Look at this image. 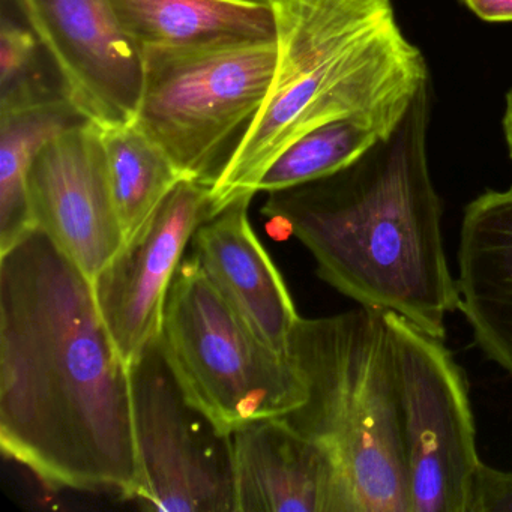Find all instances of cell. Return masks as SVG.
I'll list each match as a JSON object with an SVG mask.
<instances>
[{
	"mask_svg": "<svg viewBox=\"0 0 512 512\" xmlns=\"http://www.w3.org/2000/svg\"><path fill=\"white\" fill-rule=\"evenodd\" d=\"M89 121L70 98L0 113V253L35 229L28 176L41 149Z\"/></svg>",
	"mask_w": 512,
	"mask_h": 512,
	"instance_id": "obj_16",
	"label": "cell"
},
{
	"mask_svg": "<svg viewBox=\"0 0 512 512\" xmlns=\"http://www.w3.org/2000/svg\"><path fill=\"white\" fill-rule=\"evenodd\" d=\"M211 217V185L182 179L92 281L98 311L128 367L160 335L185 248Z\"/></svg>",
	"mask_w": 512,
	"mask_h": 512,
	"instance_id": "obj_10",
	"label": "cell"
},
{
	"mask_svg": "<svg viewBox=\"0 0 512 512\" xmlns=\"http://www.w3.org/2000/svg\"><path fill=\"white\" fill-rule=\"evenodd\" d=\"M4 2L0 22V113L68 98L43 44L13 0Z\"/></svg>",
	"mask_w": 512,
	"mask_h": 512,
	"instance_id": "obj_19",
	"label": "cell"
},
{
	"mask_svg": "<svg viewBox=\"0 0 512 512\" xmlns=\"http://www.w3.org/2000/svg\"><path fill=\"white\" fill-rule=\"evenodd\" d=\"M253 197H241L197 229L194 248L221 295L253 331L281 355L301 319L289 289L251 227Z\"/></svg>",
	"mask_w": 512,
	"mask_h": 512,
	"instance_id": "obj_14",
	"label": "cell"
},
{
	"mask_svg": "<svg viewBox=\"0 0 512 512\" xmlns=\"http://www.w3.org/2000/svg\"><path fill=\"white\" fill-rule=\"evenodd\" d=\"M428 122L427 82L386 139L338 172L268 193L262 214L305 245L317 277L341 295L445 340L458 289L428 166Z\"/></svg>",
	"mask_w": 512,
	"mask_h": 512,
	"instance_id": "obj_2",
	"label": "cell"
},
{
	"mask_svg": "<svg viewBox=\"0 0 512 512\" xmlns=\"http://www.w3.org/2000/svg\"><path fill=\"white\" fill-rule=\"evenodd\" d=\"M455 280L476 346L512 376V187L464 208Z\"/></svg>",
	"mask_w": 512,
	"mask_h": 512,
	"instance_id": "obj_13",
	"label": "cell"
},
{
	"mask_svg": "<svg viewBox=\"0 0 512 512\" xmlns=\"http://www.w3.org/2000/svg\"><path fill=\"white\" fill-rule=\"evenodd\" d=\"M410 512H473L481 458L466 374L445 340L385 313Z\"/></svg>",
	"mask_w": 512,
	"mask_h": 512,
	"instance_id": "obj_7",
	"label": "cell"
},
{
	"mask_svg": "<svg viewBox=\"0 0 512 512\" xmlns=\"http://www.w3.org/2000/svg\"><path fill=\"white\" fill-rule=\"evenodd\" d=\"M160 341L188 400L224 433L257 419L283 418L307 400L289 356L253 331L196 254L182 260L170 284Z\"/></svg>",
	"mask_w": 512,
	"mask_h": 512,
	"instance_id": "obj_5",
	"label": "cell"
},
{
	"mask_svg": "<svg viewBox=\"0 0 512 512\" xmlns=\"http://www.w3.org/2000/svg\"><path fill=\"white\" fill-rule=\"evenodd\" d=\"M0 445L52 490L136 485L130 367L92 281L37 227L0 253Z\"/></svg>",
	"mask_w": 512,
	"mask_h": 512,
	"instance_id": "obj_1",
	"label": "cell"
},
{
	"mask_svg": "<svg viewBox=\"0 0 512 512\" xmlns=\"http://www.w3.org/2000/svg\"><path fill=\"white\" fill-rule=\"evenodd\" d=\"M503 131H505L506 145H508L509 157L512 160V91L506 97L505 116H503Z\"/></svg>",
	"mask_w": 512,
	"mask_h": 512,
	"instance_id": "obj_22",
	"label": "cell"
},
{
	"mask_svg": "<svg viewBox=\"0 0 512 512\" xmlns=\"http://www.w3.org/2000/svg\"><path fill=\"white\" fill-rule=\"evenodd\" d=\"M473 512H512V470L482 464Z\"/></svg>",
	"mask_w": 512,
	"mask_h": 512,
	"instance_id": "obj_20",
	"label": "cell"
},
{
	"mask_svg": "<svg viewBox=\"0 0 512 512\" xmlns=\"http://www.w3.org/2000/svg\"><path fill=\"white\" fill-rule=\"evenodd\" d=\"M235 512H352L328 449L284 418L232 431Z\"/></svg>",
	"mask_w": 512,
	"mask_h": 512,
	"instance_id": "obj_12",
	"label": "cell"
},
{
	"mask_svg": "<svg viewBox=\"0 0 512 512\" xmlns=\"http://www.w3.org/2000/svg\"><path fill=\"white\" fill-rule=\"evenodd\" d=\"M28 197L34 226L89 280L124 247L100 125L86 122L47 143L29 170Z\"/></svg>",
	"mask_w": 512,
	"mask_h": 512,
	"instance_id": "obj_11",
	"label": "cell"
},
{
	"mask_svg": "<svg viewBox=\"0 0 512 512\" xmlns=\"http://www.w3.org/2000/svg\"><path fill=\"white\" fill-rule=\"evenodd\" d=\"M274 79L211 187L212 215L257 194L272 161L299 137L341 119L406 109L428 82L392 0H269Z\"/></svg>",
	"mask_w": 512,
	"mask_h": 512,
	"instance_id": "obj_3",
	"label": "cell"
},
{
	"mask_svg": "<svg viewBox=\"0 0 512 512\" xmlns=\"http://www.w3.org/2000/svg\"><path fill=\"white\" fill-rule=\"evenodd\" d=\"M307 400L283 416L328 449L352 512H410L400 403L385 313L301 319L287 350Z\"/></svg>",
	"mask_w": 512,
	"mask_h": 512,
	"instance_id": "obj_4",
	"label": "cell"
},
{
	"mask_svg": "<svg viewBox=\"0 0 512 512\" xmlns=\"http://www.w3.org/2000/svg\"><path fill=\"white\" fill-rule=\"evenodd\" d=\"M103 142L113 200L127 242L184 178L134 122L103 128Z\"/></svg>",
	"mask_w": 512,
	"mask_h": 512,
	"instance_id": "obj_18",
	"label": "cell"
},
{
	"mask_svg": "<svg viewBox=\"0 0 512 512\" xmlns=\"http://www.w3.org/2000/svg\"><path fill=\"white\" fill-rule=\"evenodd\" d=\"M55 64L68 98L101 128L136 119L145 53L112 0H13Z\"/></svg>",
	"mask_w": 512,
	"mask_h": 512,
	"instance_id": "obj_9",
	"label": "cell"
},
{
	"mask_svg": "<svg viewBox=\"0 0 512 512\" xmlns=\"http://www.w3.org/2000/svg\"><path fill=\"white\" fill-rule=\"evenodd\" d=\"M407 109H389L329 122L299 137L272 161L257 185V193L287 190L349 166L377 142L386 139Z\"/></svg>",
	"mask_w": 512,
	"mask_h": 512,
	"instance_id": "obj_17",
	"label": "cell"
},
{
	"mask_svg": "<svg viewBox=\"0 0 512 512\" xmlns=\"http://www.w3.org/2000/svg\"><path fill=\"white\" fill-rule=\"evenodd\" d=\"M137 479L131 499L160 512H235L232 434L194 406L160 335L130 365Z\"/></svg>",
	"mask_w": 512,
	"mask_h": 512,
	"instance_id": "obj_8",
	"label": "cell"
},
{
	"mask_svg": "<svg viewBox=\"0 0 512 512\" xmlns=\"http://www.w3.org/2000/svg\"><path fill=\"white\" fill-rule=\"evenodd\" d=\"M128 34L142 49H206L275 43L269 5L241 0H112Z\"/></svg>",
	"mask_w": 512,
	"mask_h": 512,
	"instance_id": "obj_15",
	"label": "cell"
},
{
	"mask_svg": "<svg viewBox=\"0 0 512 512\" xmlns=\"http://www.w3.org/2000/svg\"><path fill=\"white\" fill-rule=\"evenodd\" d=\"M145 82L134 125L184 179L214 184L224 151L262 109L274 79L275 43L143 49Z\"/></svg>",
	"mask_w": 512,
	"mask_h": 512,
	"instance_id": "obj_6",
	"label": "cell"
},
{
	"mask_svg": "<svg viewBox=\"0 0 512 512\" xmlns=\"http://www.w3.org/2000/svg\"><path fill=\"white\" fill-rule=\"evenodd\" d=\"M241 2H248V4L269 5V0H241Z\"/></svg>",
	"mask_w": 512,
	"mask_h": 512,
	"instance_id": "obj_23",
	"label": "cell"
},
{
	"mask_svg": "<svg viewBox=\"0 0 512 512\" xmlns=\"http://www.w3.org/2000/svg\"><path fill=\"white\" fill-rule=\"evenodd\" d=\"M479 19L490 23L512 22V0H463Z\"/></svg>",
	"mask_w": 512,
	"mask_h": 512,
	"instance_id": "obj_21",
	"label": "cell"
}]
</instances>
